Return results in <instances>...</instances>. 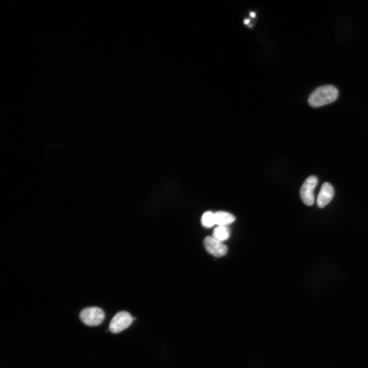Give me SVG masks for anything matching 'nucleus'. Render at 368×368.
I'll use <instances>...</instances> for the list:
<instances>
[{
	"mask_svg": "<svg viewBox=\"0 0 368 368\" xmlns=\"http://www.w3.org/2000/svg\"><path fill=\"white\" fill-rule=\"evenodd\" d=\"M338 96V90L336 87L325 85L314 90L309 96L308 102L311 107H318L332 103Z\"/></svg>",
	"mask_w": 368,
	"mask_h": 368,
	"instance_id": "nucleus-1",
	"label": "nucleus"
},
{
	"mask_svg": "<svg viewBox=\"0 0 368 368\" xmlns=\"http://www.w3.org/2000/svg\"><path fill=\"white\" fill-rule=\"evenodd\" d=\"M230 236V231L227 226H217L212 234V237L222 242L228 239Z\"/></svg>",
	"mask_w": 368,
	"mask_h": 368,
	"instance_id": "nucleus-8",
	"label": "nucleus"
},
{
	"mask_svg": "<svg viewBox=\"0 0 368 368\" xmlns=\"http://www.w3.org/2000/svg\"><path fill=\"white\" fill-rule=\"evenodd\" d=\"M201 223L205 227H212L215 224L214 213L207 211L204 213L201 217Z\"/></svg>",
	"mask_w": 368,
	"mask_h": 368,
	"instance_id": "nucleus-9",
	"label": "nucleus"
},
{
	"mask_svg": "<svg viewBox=\"0 0 368 368\" xmlns=\"http://www.w3.org/2000/svg\"><path fill=\"white\" fill-rule=\"evenodd\" d=\"M204 246L210 254L216 257H222L227 251L226 245L212 236H207L205 238Z\"/></svg>",
	"mask_w": 368,
	"mask_h": 368,
	"instance_id": "nucleus-5",
	"label": "nucleus"
},
{
	"mask_svg": "<svg viewBox=\"0 0 368 368\" xmlns=\"http://www.w3.org/2000/svg\"><path fill=\"white\" fill-rule=\"evenodd\" d=\"M250 15L251 17H255V16H256V14H255V13L254 12H251L250 13Z\"/></svg>",
	"mask_w": 368,
	"mask_h": 368,
	"instance_id": "nucleus-11",
	"label": "nucleus"
},
{
	"mask_svg": "<svg viewBox=\"0 0 368 368\" xmlns=\"http://www.w3.org/2000/svg\"><path fill=\"white\" fill-rule=\"evenodd\" d=\"M318 180L315 176H309L304 182L300 189V196L303 202L307 205H312L314 202V190Z\"/></svg>",
	"mask_w": 368,
	"mask_h": 368,
	"instance_id": "nucleus-4",
	"label": "nucleus"
},
{
	"mask_svg": "<svg viewBox=\"0 0 368 368\" xmlns=\"http://www.w3.org/2000/svg\"><path fill=\"white\" fill-rule=\"evenodd\" d=\"M81 320L88 326H96L102 323L105 317L103 310L97 307L84 308L80 313Z\"/></svg>",
	"mask_w": 368,
	"mask_h": 368,
	"instance_id": "nucleus-2",
	"label": "nucleus"
},
{
	"mask_svg": "<svg viewBox=\"0 0 368 368\" xmlns=\"http://www.w3.org/2000/svg\"><path fill=\"white\" fill-rule=\"evenodd\" d=\"M133 320L131 314L126 311L118 312L111 319L109 330L113 333H118L127 328Z\"/></svg>",
	"mask_w": 368,
	"mask_h": 368,
	"instance_id": "nucleus-3",
	"label": "nucleus"
},
{
	"mask_svg": "<svg viewBox=\"0 0 368 368\" xmlns=\"http://www.w3.org/2000/svg\"><path fill=\"white\" fill-rule=\"evenodd\" d=\"M250 20L249 19H245L244 21V22L245 25H248L249 22Z\"/></svg>",
	"mask_w": 368,
	"mask_h": 368,
	"instance_id": "nucleus-10",
	"label": "nucleus"
},
{
	"mask_svg": "<svg viewBox=\"0 0 368 368\" xmlns=\"http://www.w3.org/2000/svg\"><path fill=\"white\" fill-rule=\"evenodd\" d=\"M334 191L332 186L329 182L323 184L317 198V204L320 208H324L332 199Z\"/></svg>",
	"mask_w": 368,
	"mask_h": 368,
	"instance_id": "nucleus-6",
	"label": "nucleus"
},
{
	"mask_svg": "<svg viewBox=\"0 0 368 368\" xmlns=\"http://www.w3.org/2000/svg\"><path fill=\"white\" fill-rule=\"evenodd\" d=\"M215 224L217 226H227L235 220V216L225 211H217L214 213Z\"/></svg>",
	"mask_w": 368,
	"mask_h": 368,
	"instance_id": "nucleus-7",
	"label": "nucleus"
}]
</instances>
